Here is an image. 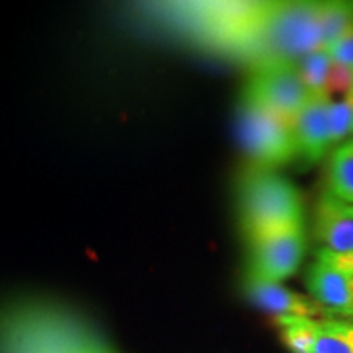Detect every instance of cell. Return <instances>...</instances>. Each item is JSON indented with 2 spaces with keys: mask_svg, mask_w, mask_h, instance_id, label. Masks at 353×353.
Here are the masks:
<instances>
[{
  "mask_svg": "<svg viewBox=\"0 0 353 353\" xmlns=\"http://www.w3.org/2000/svg\"><path fill=\"white\" fill-rule=\"evenodd\" d=\"M0 353H117L85 319L43 301L0 311Z\"/></svg>",
  "mask_w": 353,
  "mask_h": 353,
  "instance_id": "cell-1",
  "label": "cell"
},
{
  "mask_svg": "<svg viewBox=\"0 0 353 353\" xmlns=\"http://www.w3.org/2000/svg\"><path fill=\"white\" fill-rule=\"evenodd\" d=\"M325 51L319 2L265 3L250 57L260 63L296 64L312 52Z\"/></svg>",
  "mask_w": 353,
  "mask_h": 353,
  "instance_id": "cell-2",
  "label": "cell"
},
{
  "mask_svg": "<svg viewBox=\"0 0 353 353\" xmlns=\"http://www.w3.org/2000/svg\"><path fill=\"white\" fill-rule=\"evenodd\" d=\"M237 210L247 241L304 226L299 190L276 172L250 167L237 183Z\"/></svg>",
  "mask_w": 353,
  "mask_h": 353,
  "instance_id": "cell-3",
  "label": "cell"
},
{
  "mask_svg": "<svg viewBox=\"0 0 353 353\" xmlns=\"http://www.w3.org/2000/svg\"><path fill=\"white\" fill-rule=\"evenodd\" d=\"M236 131L254 167L272 170L298 157L293 125L245 99L237 107Z\"/></svg>",
  "mask_w": 353,
  "mask_h": 353,
  "instance_id": "cell-4",
  "label": "cell"
},
{
  "mask_svg": "<svg viewBox=\"0 0 353 353\" xmlns=\"http://www.w3.org/2000/svg\"><path fill=\"white\" fill-rule=\"evenodd\" d=\"M311 97L299 77L296 64L260 63L254 65L241 99L293 123Z\"/></svg>",
  "mask_w": 353,
  "mask_h": 353,
  "instance_id": "cell-5",
  "label": "cell"
},
{
  "mask_svg": "<svg viewBox=\"0 0 353 353\" xmlns=\"http://www.w3.org/2000/svg\"><path fill=\"white\" fill-rule=\"evenodd\" d=\"M245 275L265 281L286 280L298 272L307 250L304 226L252 237Z\"/></svg>",
  "mask_w": 353,
  "mask_h": 353,
  "instance_id": "cell-6",
  "label": "cell"
},
{
  "mask_svg": "<svg viewBox=\"0 0 353 353\" xmlns=\"http://www.w3.org/2000/svg\"><path fill=\"white\" fill-rule=\"evenodd\" d=\"M306 286L325 316L353 319V275L316 259L309 265Z\"/></svg>",
  "mask_w": 353,
  "mask_h": 353,
  "instance_id": "cell-7",
  "label": "cell"
},
{
  "mask_svg": "<svg viewBox=\"0 0 353 353\" xmlns=\"http://www.w3.org/2000/svg\"><path fill=\"white\" fill-rule=\"evenodd\" d=\"M329 103L327 95H312L306 107L291 123L298 157L306 165L319 164L334 148L329 125Z\"/></svg>",
  "mask_w": 353,
  "mask_h": 353,
  "instance_id": "cell-8",
  "label": "cell"
},
{
  "mask_svg": "<svg viewBox=\"0 0 353 353\" xmlns=\"http://www.w3.org/2000/svg\"><path fill=\"white\" fill-rule=\"evenodd\" d=\"M314 237L332 254L353 252V206L339 200L327 188L314 210Z\"/></svg>",
  "mask_w": 353,
  "mask_h": 353,
  "instance_id": "cell-9",
  "label": "cell"
},
{
  "mask_svg": "<svg viewBox=\"0 0 353 353\" xmlns=\"http://www.w3.org/2000/svg\"><path fill=\"white\" fill-rule=\"evenodd\" d=\"M244 294L254 306L263 309L270 314H275V317L325 316L314 299L294 293V291L288 290L281 283H276V281H265L245 275Z\"/></svg>",
  "mask_w": 353,
  "mask_h": 353,
  "instance_id": "cell-10",
  "label": "cell"
},
{
  "mask_svg": "<svg viewBox=\"0 0 353 353\" xmlns=\"http://www.w3.org/2000/svg\"><path fill=\"white\" fill-rule=\"evenodd\" d=\"M327 190L353 206V141L334 148L327 164Z\"/></svg>",
  "mask_w": 353,
  "mask_h": 353,
  "instance_id": "cell-11",
  "label": "cell"
},
{
  "mask_svg": "<svg viewBox=\"0 0 353 353\" xmlns=\"http://www.w3.org/2000/svg\"><path fill=\"white\" fill-rule=\"evenodd\" d=\"M324 50L353 32V2H319Z\"/></svg>",
  "mask_w": 353,
  "mask_h": 353,
  "instance_id": "cell-12",
  "label": "cell"
},
{
  "mask_svg": "<svg viewBox=\"0 0 353 353\" xmlns=\"http://www.w3.org/2000/svg\"><path fill=\"white\" fill-rule=\"evenodd\" d=\"M275 324L280 329L281 341L294 353H311L314 347L321 321L304 316H280L275 317Z\"/></svg>",
  "mask_w": 353,
  "mask_h": 353,
  "instance_id": "cell-13",
  "label": "cell"
},
{
  "mask_svg": "<svg viewBox=\"0 0 353 353\" xmlns=\"http://www.w3.org/2000/svg\"><path fill=\"white\" fill-rule=\"evenodd\" d=\"M330 65H332V59L327 51L312 52L296 63L299 77L303 79L311 95H325Z\"/></svg>",
  "mask_w": 353,
  "mask_h": 353,
  "instance_id": "cell-14",
  "label": "cell"
},
{
  "mask_svg": "<svg viewBox=\"0 0 353 353\" xmlns=\"http://www.w3.org/2000/svg\"><path fill=\"white\" fill-rule=\"evenodd\" d=\"M311 353H353V345L343 332L341 321H321L319 332Z\"/></svg>",
  "mask_w": 353,
  "mask_h": 353,
  "instance_id": "cell-15",
  "label": "cell"
},
{
  "mask_svg": "<svg viewBox=\"0 0 353 353\" xmlns=\"http://www.w3.org/2000/svg\"><path fill=\"white\" fill-rule=\"evenodd\" d=\"M329 125L332 144L337 148L343 144V141L353 131V95L343 100H330Z\"/></svg>",
  "mask_w": 353,
  "mask_h": 353,
  "instance_id": "cell-16",
  "label": "cell"
},
{
  "mask_svg": "<svg viewBox=\"0 0 353 353\" xmlns=\"http://www.w3.org/2000/svg\"><path fill=\"white\" fill-rule=\"evenodd\" d=\"M325 95L330 100H343L353 95V70L347 65L334 63L330 65Z\"/></svg>",
  "mask_w": 353,
  "mask_h": 353,
  "instance_id": "cell-17",
  "label": "cell"
},
{
  "mask_svg": "<svg viewBox=\"0 0 353 353\" xmlns=\"http://www.w3.org/2000/svg\"><path fill=\"white\" fill-rule=\"evenodd\" d=\"M325 51L329 52L330 59L334 63L343 64L353 70V32L348 33L345 38H342L341 41L335 43L334 46H330Z\"/></svg>",
  "mask_w": 353,
  "mask_h": 353,
  "instance_id": "cell-18",
  "label": "cell"
},
{
  "mask_svg": "<svg viewBox=\"0 0 353 353\" xmlns=\"http://www.w3.org/2000/svg\"><path fill=\"white\" fill-rule=\"evenodd\" d=\"M316 259L332 263L337 268H341V270L353 275V252L332 254V252H329V250H325V249H319V250H317V254H316Z\"/></svg>",
  "mask_w": 353,
  "mask_h": 353,
  "instance_id": "cell-19",
  "label": "cell"
},
{
  "mask_svg": "<svg viewBox=\"0 0 353 353\" xmlns=\"http://www.w3.org/2000/svg\"><path fill=\"white\" fill-rule=\"evenodd\" d=\"M341 322H342L343 332H345L348 341H350L352 345H353V322H350V321H341Z\"/></svg>",
  "mask_w": 353,
  "mask_h": 353,
  "instance_id": "cell-20",
  "label": "cell"
}]
</instances>
